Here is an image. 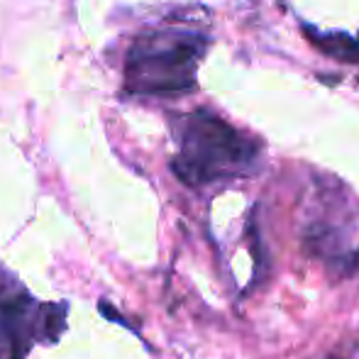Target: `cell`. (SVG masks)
Segmentation results:
<instances>
[{
	"instance_id": "obj_1",
	"label": "cell",
	"mask_w": 359,
	"mask_h": 359,
	"mask_svg": "<svg viewBox=\"0 0 359 359\" xmlns=\"http://www.w3.org/2000/svg\"><path fill=\"white\" fill-rule=\"evenodd\" d=\"M259 144L208 110L179 120V154L171 169L184 184L203 186L247 174L257 164Z\"/></svg>"
},
{
	"instance_id": "obj_2",
	"label": "cell",
	"mask_w": 359,
	"mask_h": 359,
	"mask_svg": "<svg viewBox=\"0 0 359 359\" xmlns=\"http://www.w3.org/2000/svg\"><path fill=\"white\" fill-rule=\"evenodd\" d=\"M208 37L191 29H151L133 42L125 59V88L135 95H176L196 88Z\"/></svg>"
},
{
	"instance_id": "obj_3",
	"label": "cell",
	"mask_w": 359,
	"mask_h": 359,
	"mask_svg": "<svg viewBox=\"0 0 359 359\" xmlns=\"http://www.w3.org/2000/svg\"><path fill=\"white\" fill-rule=\"evenodd\" d=\"M303 32L308 34L313 47H318L327 57L347 64H359V34L352 37L345 32H318L313 27H303Z\"/></svg>"
}]
</instances>
